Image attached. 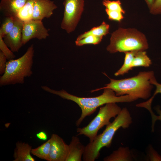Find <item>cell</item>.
<instances>
[{
	"label": "cell",
	"instance_id": "24",
	"mask_svg": "<svg viewBox=\"0 0 161 161\" xmlns=\"http://www.w3.org/2000/svg\"><path fill=\"white\" fill-rule=\"evenodd\" d=\"M0 49L9 60L14 59L16 56L6 45L3 38L0 36Z\"/></svg>",
	"mask_w": 161,
	"mask_h": 161
},
{
	"label": "cell",
	"instance_id": "23",
	"mask_svg": "<svg viewBox=\"0 0 161 161\" xmlns=\"http://www.w3.org/2000/svg\"><path fill=\"white\" fill-rule=\"evenodd\" d=\"M102 4L105 7L106 9L109 10L120 11L124 14L125 13V11L122 7L121 3L120 0H103Z\"/></svg>",
	"mask_w": 161,
	"mask_h": 161
},
{
	"label": "cell",
	"instance_id": "1",
	"mask_svg": "<svg viewBox=\"0 0 161 161\" xmlns=\"http://www.w3.org/2000/svg\"><path fill=\"white\" fill-rule=\"evenodd\" d=\"M45 91L58 95L61 98L70 100L76 103L81 110V114L75 122L76 126H79L84 119L96 111L98 107L111 103H130L134 101L130 96L126 95L117 96L115 92L109 89H104L103 93L93 97H80L71 94L64 90H56L47 86H41Z\"/></svg>",
	"mask_w": 161,
	"mask_h": 161
},
{
	"label": "cell",
	"instance_id": "26",
	"mask_svg": "<svg viewBox=\"0 0 161 161\" xmlns=\"http://www.w3.org/2000/svg\"><path fill=\"white\" fill-rule=\"evenodd\" d=\"M155 110L158 114L156 115L154 114L152 110L149 111L150 113L152 120V131H154V126L155 123L157 120H159L161 121V110L159 107L157 106L155 108Z\"/></svg>",
	"mask_w": 161,
	"mask_h": 161
},
{
	"label": "cell",
	"instance_id": "12",
	"mask_svg": "<svg viewBox=\"0 0 161 161\" xmlns=\"http://www.w3.org/2000/svg\"><path fill=\"white\" fill-rule=\"evenodd\" d=\"M28 0H1L0 11L6 17H17L19 10Z\"/></svg>",
	"mask_w": 161,
	"mask_h": 161
},
{
	"label": "cell",
	"instance_id": "9",
	"mask_svg": "<svg viewBox=\"0 0 161 161\" xmlns=\"http://www.w3.org/2000/svg\"><path fill=\"white\" fill-rule=\"evenodd\" d=\"M50 138L49 161H66L69 153V145L57 134H52Z\"/></svg>",
	"mask_w": 161,
	"mask_h": 161
},
{
	"label": "cell",
	"instance_id": "2",
	"mask_svg": "<svg viewBox=\"0 0 161 161\" xmlns=\"http://www.w3.org/2000/svg\"><path fill=\"white\" fill-rule=\"evenodd\" d=\"M109 83L102 88L92 90V93L101 89H109L113 90L117 96L129 95L134 101L141 98L147 99L151 95L153 85L151 79L155 77L152 71H142L134 77L120 80L109 78Z\"/></svg>",
	"mask_w": 161,
	"mask_h": 161
},
{
	"label": "cell",
	"instance_id": "32",
	"mask_svg": "<svg viewBox=\"0 0 161 161\" xmlns=\"http://www.w3.org/2000/svg\"><path fill=\"white\" fill-rule=\"evenodd\" d=\"M150 9L153 4L155 0H144Z\"/></svg>",
	"mask_w": 161,
	"mask_h": 161
},
{
	"label": "cell",
	"instance_id": "11",
	"mask_svg": "<svg viewBox=\"0 0 161 161\" xmlns=\"http://www.w3.org/2000/svg\"><path fill=\"white\" fill-rule=\"evenodd\" d=\"M57 8L54 1L51 0H35L32 19L42 21L45 18H49Z\"/></svg>",
	"mask_w": 161,
	"mask_h": 161
},
{
	"label": "cell",
	"instance_id": "4",
	"mask_svg": "<svg viewBox=\"0 0 161 161\" xmlns=\"http://www.w3.org/2000/svg\"><path fill=\"white\" fill-rule=\"evenodd\" d=\"M148 47L147 40L143 33L135 28L120 27L112 34L106 50L112 53H125L145 50Z\"/></svg>",
	"mask_w": 161,
	"mask_h": 161
},
{
	"label": "cell",
	"instance_id": "15",
	"mask_svg": "<svg viewBox=\"0 0 161 161\" xmlns=\"http://www.w3.org/2000/svg\"><path fill=\"white\" fill-rule=\"evenodd\" d=\"M134 157L131 151L127 147H119L110 155L103 159L104 161H130Z\"/></svg>",
	"mask_w": 161,
	"mask_h": 161
},
{
	"label": "cell",
	"instance_id": "17",
	"mask_svg": "<svg viewBox=\"0 0 161 161\" xmlns=\"http://www.w3.org/2000/svg\"><path fill=\"white\" fill-rule=\"evenodd\" d=\"M109 25L103 21L100 25L94 27L90 30L79 35L77 40L80 39L89 35L103 37L109 33Z\"/></svg>",
	"mask_w": 161,
	"mask_h": 161
},
{
	"label": "cell",
	"instance_id": "21",
	"mask_svg": "<svg viewBox=\"0 0 161 161\" xmlns=\"http://www.w3.org/2000/svg\"><path fill=\"white\" fill-rule=\"evenodd\" d=\"M15 18L6 17L0 28V36L3 38L13 29L15 25Z\"/></svg>",
	"mask_w": 161,
	"mask_h": 161
},
{
	"label": "cell",
	"instance_id": "14",
	"mask_svg": "<svg viewBox=\"0 0 161 161\" xmlns=\"http://www.w3.org/2000/svg\"><path fill=\"white\" fill-rule=\"evenodd\" d=\"M32 147L28 143L17 142L14 150L13 161H34L31 154Z\"/></svg>",
	"mask_w": 161,
	"mask_h": 161
},
{
	"label": "cell",
	"instance_id": "27",
	"mask_svg": "<svg viewBox=\"0 0 161 161\" xmlns=\"http://www.w3.org/2000/svg\"><path fill=\"white\" fill-rule=\"evenodd\" d=\"M150 13L153 15L161 14V0H155L151 8Z\"/></svg>",
	"mask_w": 161,
	"mask_h": 161
},
{
	"label": "cell",
	"instance_id": "31",
	"mask_svg": "<svg viewBox=\"0 0 161 161\" xmlns=\"http://www.w3.org/2000/svg\"><path fill=\"white\" fill-rule=\"evenodd\" d=\"M36 137L39 139L43 140H46L47 139V135L44 131H41L36 134Z\"/></svg>",
	"mask_w": 161,
	"mask_h": 161
},
{
	"label": "cell",
	"instance_id": "10",
	"mask_svg": "<svg viewBox=\"0 0 161 161\" xmlns=\"http://www.w3.org/2000/svg\"><path fill=\"white\" fill-rule=\"evenodd\" d=\"M24 22L17 17L15 18V25L12 30L3 38L13 52H18L23 45L22 31Z\"/></svg>",
	"mask_w": 161,
	"mask_h": 161
},
{
	"label": "cell",
	"instance_id": "18",
	"mask_svg": "<svg viewBox=\"0 0 161 161\" xmlns=\"http://www.w3.org/2000/svg\"><path fill=\"white\" fill-rule=\"evenodd\" d=\"M35 0H28L19 10L17 17L23 22L32 19L34 6Z\"/></svg>",
	"mask_w": 161,
	"mask_h": 161
},
{
	"label": "cell",
	"instance_id": "30",
	"mask_svg": "<svg viewBox=\"0 0 161 161\" xmlns=\"http://www.w3.org/2000/svg\"><path fill=\"white\" fill-rule=\"evenodd\" d=\"M148 156L150 161H161V156L152 147H150Z\"/></svg>",
	"mask_w": 161,
	"mask_h": 161
},
{
	"label": "cell",
	"instance_id": "8",
	"mask_svg": "<svg viewBox=\"0 0 161 161\" xmlns=\"http://www.w3.org/2000/svg\"><path fill=\"white\" fill-rule=\"evenodd\" d=\"M22 35V43L24 45L32 38L46 39L49 34L42 21L31 19L24 22Z\"/></svg>",
	"mask_w": 161,
	"mask_h": 161
},
{
	"label": "cell",
	"instance_id": "6",
	"mask_svg": "<svg viewBox=\"0 0 161 161\" xmlns=\"http://www.w3.org/2000/svg\"><path fill=\"white\" fill-rule=\"evenodd\" d=\"M116 103H109L101 107L97 114L87 126L77 129L78 135H83L89 138V142L93 141L99 130L109 124L111 119L115 118L120 112L122 109Z\"/></svg>",
	"mask_w": 161,
	"mask_h": 161
},
{
	"label": "cell",
	"instance_id": "7",
	"mask_svg": "<svg viewBox=\"0 0 161 161\" xmlns=\"http://www.w3.org/2000/svg\"><path fill=\"white\" fill-rule=\"evenodd\" d=\"M84 0H64L61 28L69 33L75 29L83 12Z\"/></svg>",
	"mask_w": 161,
	"mask_h": 161
},
{
	"label": "cell",
	"instance_id": "16",
	"mask_svg": "<svg viewBox=\"0 0 161 161\" xmlns=\"http://www.w3.org/2000/svg\"><path fill=\"white\" fill-rule=\"evenodd\" d=\"M152 62L145 50L135 51L132 59L131 67H134L142 66L148 67Z\"/></svg>",
	"mask_w": 161,
	"mask_h": 161
},
{
	"label": "cell",
	"instance_id": "19",
	"mask_svg": "<svg viewBox=\"0 0 161 161\" xmlns=\"http://www.w3.org/2000/svg\"><path fill=\"white\" fill-rule=\"evenodd\" d=\"M51 144V139L39 146L32 149L31 153L40 159L49 161V154Z\"/></svg>",
	"mask_w": 161,
	"mask_h": 161
},
{
	"label": "cell",
	"instance_id": "20",
	"mask_svg": "<svg viewBox=\"0 0 161 161\" xmlns=\"http://www.w3.org/2000/svg\"><path fill=\"white\" fill-rule=\"evenodd\" d=\"M135 51L125 52V57L124 63L121 68L116 72L114 75L115 76L123 75L128 73L132 69L131 62Z\"/></svg>",
	"mask_w": 161,
	"mask_h": 161
},
{
	"label": "cell",
	"instance_id": "29",
	"mask_svg": "<svg viewBox=\"0 0 161 161\" xmlns=\"http://www.w3.org/2000/svg\"><path fill=\"white\" fill-rule=\"evenodd\" d=\"M151 83L153 85L155 86L156 89L152 96L149 99L151 101H152L155 96L158 93L161 94V84L159 83L156 80L155 77L153 78L151 80Z\"/></svg>",
	"mask_w": 161,
	"mask_h": 161
},
{
	"label": "cell",
	"instance_id": "3",
	"mask_svg": "<svg viewBox=\"0 0 161 161\" xmlns=\"http://www.w3.org/2000/svg\"><path fill=\"white\" fill-rule=\"evenodd\" d=\"M132 122L131 114L126 108L122 109L114 121L106 126L103 132L97 135L94 140L85 146L83 155L84 161H94L100 155V151L103 147L109 148L113 137L120 128H128Z\"/></svg>",
	"mask_w": 161,
	"mask_h": 161
},
{
	"label": "cell",
	"instance_id": "22",
	"mask_svg": "<svg viewBox=\"0 0 161 161\" xmlns=\"http://www.w3.org/2000/svg\"><path fill=\"white\" fill-rule=\"evenodd\" d=\"M103 37L89 35L81 39L77 40L75 41L77 46H82L87 44H97L102 41Z\"/></svg>",
	"mask_w": 161,
	"mask_h": 161
},
{
	"label": "cell",
	"instance_id": "5",
	"mask_svg": "<svg viewBox=\"0 0 161 161\" xmlns=\"http://www.w3.org/2000/svg\"><path fill=\"white\" fill-rule=\"evenodd\" d=\"M34 53V46L31 44L21 57L7 61L5 72L0 77V86L24 83L25 78L33 73Z\"/></svg>",
	"mask_w": 161,
	"mask_h": 161
},
{
	"label": "cell",
	"instance_id": "28",
	"mask_svg": "<svg viewBox=\"0 0 161 161\" xmlns=\"http://www.w3.org/2000/svg\"><path fill=\"white\" fill-rule=\"evenodd\" d=\"M7 60L5 55L1 51H0V74L2 75L5 72L6 64Z\"/></svg>",
	"mask_w": 161,
	"mask_h": 161
},
{
	"label": "cell",
	"instance_id": "13",
	"mask_svg": "<svg viewBox=\"0 0 161 161\" xmlns=\"http://www.w3.org/2000/svg\"><path fill=\"white\" fill-rule=\"evenodd\" d=\"M69 153L66 161H81L85 146L83 145L77 136L72 137L69 145Z\"/></svg>",
	"mask_w": 161,
	"mask_h": 161
},
{
	"label": "cell",
	"instance_id": "25",
	"mask_svg": "<svg viewBox=\"0 0 161 161\" xmlns=\"http://www.w3.org/2000/svg\"><path fill=\"white\" fill-rule=\"evenodd\" d=\"M105 11L109 19L111 21L120 22L124 18L123 14L121 12L117 11L110 10L105 9Z\"/></svg>",
	"mask_w": 161,
	"mask_h": 161
}]
</instances>
